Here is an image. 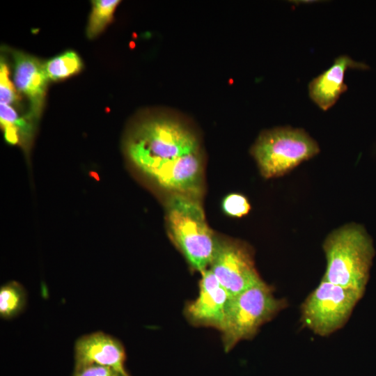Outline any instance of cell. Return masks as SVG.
Returning a JSON list of instances; mask_svg holds the SVG:
<instances>
[{"label": "cell", "mask_w": 376, "mask_h": 376, "mask_svg": "<svg viewBox=\"0 0 376 376\" xmlns=\"http://www.w3.org/2000/svg\"><path fill=\"white\" fill-rule=\"evenodd\" d=\"M126 149L134 165L171 194L187 193L198 181V142L178 122L159 118L142 123L130 136Z\"/></svg>", "instance_id": "obj_1"}, {"label": "cell", "mask_w": 376, "mask_h": 376, "mask_svg": "<svg viewBox=\"0 0 376 376\" xmlns=\"http://www.w3.org/2000/svg\"><path fill=\"white\" fill-rule=\"evenodd\" d=\"M322 248L327 265L322 279L363 294L375 255L365 228L350 223L331 232Z\"/></svg>", "instance_id": "obj_2"}, {"label": "cell", "mask_w": 376, "mask_h": 376, "mask_svg": "<svg viewBox=\"0 0 376 376\" xmlns=\"http://www.w3.org/2000/svg\"><path fill=\"white\" fill-rule=\"evenodd\" d=\"M198 197L171 194L166 202L170 239L190 267L201 274L210 267L217 237L206 222Z\"/></svg>", "instance_id": "obj_3"}, {"label": "cell", "mask_w": 376, "mask_h": 376, "mask_svg": "<svg viewBox=\"0 0 376 376\" xmlns=\"http://www.w3.org/2000/svg\"><path fill=\"white\" fill-rule=\"evenodd\" d=\"M288 306L263 280L232 297L221 338L227 352L241 340L253 338L259 329Z\"/></svg>", "instance_id": "obj_4"}, {"label": "cell", "mask_w": 376, "mask_h": 376, "mask_svg": "<svg viewBox=\"0 0 376 376\" xmlns=\"http://www.w3.org/2000/svg\"><path fill=\"white\" fill-rule=\"evenodd\" d=\"M320 152L318 143L304 130L276 127L260 134L251 148L265 178L283 175Z\"/></svg>", "instance_id": "obj_5"}, {"label": "cell", "mask_w": 376, "mask_h": 376, "mask_svg": "<svg viewBox=\"0 0 376 376\" xmlns=\"http://www.w3.org/2000/svg\"><path fill=\"white\" fill-rule=\"evenodd\" d=\"M363 294L322 279L301 306V322L315 334L327 336L342 328Z\"/></svg>", "instance_id": "obj_6"}, {"label": "cell", "mask_w": 376, "mask_h": 376, "mask_svg": "<svg viewBox=\"0 0 376 376\" xmlns=\"http://www.w3.org/2000/svg\"><path fill=\"white\" fill-rule=\"evenodd\" d=\"M209 268L232 297L263 281L255 265L252 249L236 240L217 237Z\"/></svg>", "instance_id": "obj_7"}, {"label": "cell", "mask_w": 376, "mask_h": 376, "mask_svg": "<svg viewBox=\"0 0 376 376\" xmlns=\"http://www.w3.org/2000/svg\"><path fill=\"white\" fill-rule=\"evenodd\" d=\"M232 297L207 268L201 273L198 295L187 304L185 315L194 326L212 327L221 332Z\"/></svg>", "instance_id": "obj_8"}, {"label": "cell", "mask_w": 376, "mask_h": 376, "mask_svg": "<svg viewBox=\"0 0 376 376\" xmlns=\"http://www.w3.org/2000/svg\"><path fill=\"white\" fill-rule=\"evenodd\" d=\"M125 358L122 343L102 331L84 335L75 344V367L95 364L127 373L125 368Z\"/></svg>", "instance_id": "obj_9"}, {"label": "cell", "mask_w": 376, "mask_h": 376, "mask_svg": "<svg viewBox=\"0 0 376 376\" xmlns=\"http://www.w3.org/2000/svg\"><path fill=\"white\" fill-rule=\"evenodd\" d=\"M14 82L17 90L29 101L28 119L40 116L48 81L45 65L36 58L20 52H13Z\"/></svg>", "instance_id": "obj_10"}, {"label": "cell", "mask_w": 376, "mask_h": 376, "mask_svg": "<svg viewBox=\"0 0 376 376\" xmlns=\"http://www.w3.org/2000/svg\"><path fill=\"white\" fill-rule=\"evenodd\" d=\"M350 68L366 69L367 66L354 61L347 55H341L327 70L309 83V96L320 109H329L347 91L344 79L345 72Z\"/></svg>", "instance_id": "obj_11"}, {"label": "cell", "mask_w": 376, "mask_h": 376, "mask_svg": "<svg viewBox=\"0 0 376 376\" xmlns=\"http://www.w3.org/2000/svg\"><path fill=\"white\" fill-rule=\"evenodd\" d=\"M26 292L22 284L11 281L0 288V316L10 320L19 315L26 303Z\"/></svg>", "instance_id": "obj_12"}, {"label": "cell", "mask_w": 376, "mask_h": 376, "mask_svg": "<svg viewBox=\"0 0 376 376\" xmlns=\"http://www.w3.org/2000/svg\"><path fill=\"white\" fill-rule=\"evenodd\" d=\"M81 66L78 54L74 52H67L48 61L45 69L49 79L58 80L78 72Z\"/></svg>", "instance_id": "obj_13"}, {"label": "cell", "mask_w": 376, "mask_h": 376, "mask_svg": "<svg viewBox=\"0 0 376 376\" xmlns=\"http://www.w3.org/2000/svg\"><path fill=\"white\" fill-rule=\"evenodd\" d=\"M118 0L93 1V8L87 26V36L93 38L98 35L111 19L119 3Z\"/></svg>", "instance_id": "obj_14"}, {"label": "cell", "mask_w": 376, "mask_h": 376, "mask_svg": "<svg viewBox=\"0 0 376 376\" xmlns=\"http://www.w3.org/2000/svg\"><path fill=\"white\" fill-rule=\"evenodd\" d=\"M0 120L3 128H16L24 143L30 141L33 132L31 120L20 117L11 106L0 103Z\"/></svg>", "instance_id": "obj_15"}, {"label": "cell", "mask_w": 376, "mask_h": 376, "mask_svg": "<svg viewBox=\"0 0 376 376\" xmlns=\"http://www.w3.org/2000/svg\"><path fill=\"white\" fill-rule=\"evenodd\" d=\"M222 207L228 215L240 217L247 214L251 209L246 198L240 194H230L223 201Z\"/></svg>", "instance_id": "obj_16"}, {"label": "cell", "mask_w": 376, "mask_h": 376, "mask_svg": "<svg viewBox=\"0 0 376 376\" xmlns=\"http://www.w3.org/2000/svg\"><path fill=\"white\" fill-rule=\"evenodd\" d=\"M17 95L9 79V72L6 63L1 61L0 65V103L10 105L15 103Z\"/></svg>", "instance_id": "obj_17"}, {"label": "cell", "mask_w": 376, "mask_h": 376, "mask_svg": "<svg viewBox=\"0 0 376 376\" xmlns=\"http://www.w3.org/2000/svg\"><path fill=\"white\" fill-rule=\"evenodd\" d=\"M73 376H130L128 373H123L111 367L88 365L75 367Z\"/></svg>", "instance_id": "obj_18"}]
</instances>
